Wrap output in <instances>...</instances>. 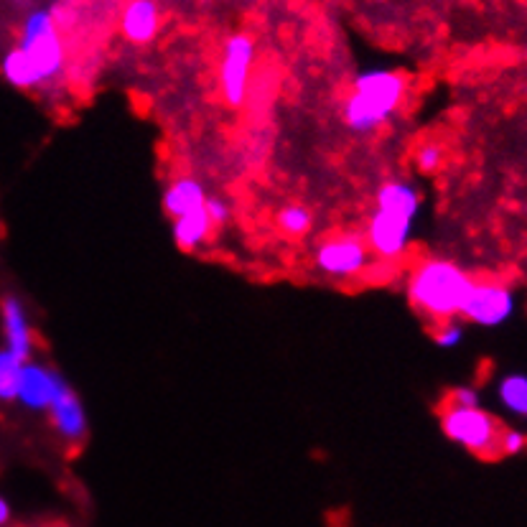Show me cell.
Here are the masks:
<instances>
[{
	"instance_id": "obj_17",
	"label": "cell",
	"mask_w": 527,
	"mask_h": 527,
	"mask_svg": "<svg viewBox=\"0 0 527 527\" xmlns=\"http://www.w3.org/2000/svg\"><path fill=\"white\" fill-rule=\"evenodd\" d=\"M23 365L26 362L13 357L8 349H0V400H16Z\"/></svg>"
},
{
	"instance_id": "obj_4",
	"label": "cell",
	"mask_w": 527,
	"mask_h": 527,
	"mask_svg": "<svg viewBox=\"0 0 527 527\" xmlns=\"http://www.w3.org/2000/svg\"><path fill=\"white\" fill-rule=\"evenodd\" d=\"M441 428L449 441H454L461 449L479 456L497 454L499 426L487 410L479 408H459V405H446L441 410Z\"/></svg>"
},
{
	"instance_id": "obj_16",
	"label": "cell",
	"mask_w": 527,
	"mask_h": 527,
	"mask_svg": "<svg viewBox=\"0 0 527 527\" xmlns=\"http://www.w3.org/2000/svg\"><path fill=\"white\" fill-rule=\"evenodd\" d=\"M497 398L502 408L515 415L527 413V375H507L502 377L497 387Z\"/></svg>"
},
{
	"instance_id": "obj_18",
	"label": "cell",
	"mask_w": 527,
	"mask_h": 527,
	"mask_svg": "<svg viewBox=\"0 0 527 527\" xmlns=\"http://www.w3.org/2000/svg\"><path fill=\"white\" fill-rule=\"evenodd\" d=\"M278 227L291 237H303L314 227V214L303 204H288L278 212Z\"/></svg>"
},
{
	"instance_id": "obj_11",
	"label": "cell",
	"mask_w": 527,
	"mask_h": 527,
	"mask_svg": "<svg viewBox=\"0 0 527 527\" xmlns=\"http://www.w3.org/2000/svg\"><path fill=\"white\" fill-rule=\"evenodd\" d=\"M3 334H6V349L21 362H31L34 357V329L23 303L16 296L3 301Z\"/></svg>"
},
{
	"instance_id": "obj_22",
	"label": "cell",
	"mask_w": 527,
	"mask_h": 527,
	"mask_svg": "<svg viewBox=\"0 0 527 527\" xmlns=\"http://www.w3.org/2000/svg\"><path fill=\"white\" fill-rule=\"evenodd\" d=\"M449 405H459V408H479V405H482V400H479V390L469 385L454 387L449 395Z\"/></svg>"
},
{
	"instance_id": "obj_2",
	"label": "cell",
	"mask_w": 527,
	"mask_h": 527,
	"mask_svg": "<svg viewBox=\"0 0 527 527\" xmlns=\"http://www.w3.org/2000/svg\"><path fill=\"white\" fill-rule=\"evenodd\" d=\"M408 82L393 69H367L352 82V92L342 105V118L349 130L370 135L385 128L405 102Z\"/></svg>"
},
{
	"instance_id": "obj_24",
	"label": "cell",
	"mask_w": 527,
	"mask_h": 527,
	"mask_svg": "<svg viewBox=\"0 0 527 527\" xmlns=\"http://www.w3.org/2000/svg\"><path fill=\"white\" fill-rule=\"evenodd\" d=\"M8 520H11V507H8L6 499L0 497V527L8 525Z\"/></svg>"
},
{
	"instance_id": "obj_20",
	"label": "cell",
	"mask_w": 527,
	"mask_h": 527,
	"mask_svg": "<svg viewBox=\"0 0 527 527\" xmlns=\"http://www.w3.org/2000/svg\"><path fill=\"white\" fill-rule=\"evenodd\" d=\"M443 166V148L438 143H423L415 148V169L421 174H436Z\"/></svg>"
},
{
	"instance_id": "obj_9",
	"label": "cell",
	"mask_w": 527,
	"mask_h": 527,
	"mask_svg": "<svg viewBox=\"0 0 527 527\" xmlns=\"http://www.w3.org/2000/svg\"><path fill=\"white\" fill-rule=\"evenodd\" d=\"M67 387H69L67 380H64L57 370H51L49 365H41V362H34V359H31V362L23 365L16 400L23 405V408L44 413V410H49L51 403H54Z\"/></svg>"
},
{
	"instance_id": "obj_21",
	"label": "cell",
	"mask_w": 527,
	"mask_h": 527,
	"mask_svg": "<svg viewBox=\"0 0 527 527\" xmlns=\"http://www.w3.org/2000/svg\"><path fill=\"white\" fill-rule=\"evenodd\" d=\"M525 449H527V436L522 431H515V428H510V431L499 433V441H497L499 454L517 456V454H522Z\"/></svg>"
},
{
	"instance_id": "obj_23",
	"label": "cell",
	"mask_w": 527,
	"mask_h": 527,
	"mask_svg": "<svg viewBox=\"0 0 527 527\" xmlns=\"http://www.w3.org/2000/svg\"><path fill=\"white\" fill-rule=\"evenodd\" d=\"M204 209H207V214H209V219H212L214 227H222L230 222V204H227L222 197H207Z\"/></svg>"
},
{
	"instance_id": "obj_1",
	"label": "cell",
	"mask_w": 527,
	"mask_h": 527,
	"mask_svg": "<svg viewBox=\"0 0 527 527\" xmlns=\"http://www.w3.org/2000/svg\"><path fill=\"white\" fill-rule=\"evenodd\" d=\"M471 288L474 278L469 270L443 258H426L415 263L405 278V296L410 306L433 324L459 319Z\"/></svg>"
},
{
	"instance_id": "obj_12",
	"label": "cell",
	"mask_w": 527,
	"mask_h": 527,
	"mask_svg": "<svg viewBox=\"0 0 527 527\" xmlns=\"http://www.w3.org/2000/svg\"><path fill=\"white\" fill-rule=\"evenodd\" d=\"M161 29V8L156 0H130L120 16V31L130 44H151Z\"/></svg>"
},
{
	"instance_id": "obj_10",
	"label": "cell",
	"mask_w": 527,
	"mask_h": 527,
	"mask_svg": "<svg viewBox=\"0 0 527 527\" xmlns=\"http://www.w3.org/2000/svg\"><path fill=\"white\" fill-rule=\"evenodd\" d=\"M49 418L54 431L59 433V438L67 443L85 441L87 431H90V421H87V410L79 400V395L74 393L72 387H67L49 408Z\"/></svg>"
},
{
	"instance_id": "obj_25",
	"label": "cell",
	"mask_w": 527,
	"mask_h": 527,
	"mask_svg": "<svg viewBox=\"0 0 527 527\" xmlns=\"http://www.w3.org/2000/svg\"><path fill=\"white\" fill-rule=\"evenodd\" d=\"M525 418H527V413H525Z\"/></svg>"
},
{
	"instance_id": "obj_15",
	"label": "cell",
	"mask_w": 527,
	"mask_h": 527,
	"mask_svg": "<svg viewBox=\"0 0 527 527\" xmlns=\"http://www.w3.org/2000/svg\"><path fill=\"white\" fill-rule=\"evenodd\" d=\"M3 77L13 87H18V90H39V79H36L34 69L26 62V57H23V51L18 46L8 51L6 59H3Z\"/></svg>"
},
{
	"instance_id": "obj_5",
	"label": "cell",
	"mask_w": 527,
	"mask_h": 527,
	"mask_svg": "<svg viewBox=\"0 0 527 527\" xmlns=\"http://www.w3.org/2000/svg\"><path fill=\"white\" fill-rule=\"evenodd\" d=\"M314 265L321 275L334 281H352L359 275L370 273L375 265L365 237L359 235H337L326 237L316 245Z\"/></svg>"
},
{
	"instance_id": "obj_8",
	"label": "cell",
	"mask_w": 527,
	"mask_h": 527,
	"mask_svg": "<svg viewBox=\"0 0 527 527\" xmlns=\"http://www.w3.org/2000/svg\"><path fill=\"white\" fill-rule=\"evenodd\" d=\"M517 298L507 283L502 281H474L469 298H466L461 316L471 324L494 329L502 326L515 316Z\"/></svg>"
},
{
	"instance_id": "obj_13",
	"label": "cell",
	"mask_w": 527,
	"mask_h": 527,
	"mask_svg": "<svg viewBox=\"0 0 527 527\" xmlns=\"http://www.w3.org/2000/svg\"><path fill=\"white\" fill-rule=\"evenodd\" d=\"M207 197L209 194L202 181L194 179V176H179L163 191V209H166L171 219L184 217V214L204 209Z\"/></svg>"
},
{
	"instance_id": "obj_7",
	"label": "cell",
	"mask_w": 527,
	"mask_h": 527,
	"mask_svg": "<svg viewBox=\"0 0 527 527\" xmlns=\"http://www.w3.org/2000/svg\"><path fill=\"white\" fill-rule=\"evenodd\" d=\"M255 64V41L253 36L235 34L227 39L219 59V90L230 107H240L250 92Z\"/></svg>"
},
{
	"instance_id": "obj_6",
	"label": "cell",
	"mask_w": 527,
	"mask_h": 527,
	"mask_svg": "<svg viewBox=\"0 0 527 527\" xmlns=\"http://www.w3.org/2000/svg\"><path fill=\"white\" fill-rule=\"evenodd\" d=\"M415 219L418 217L375 207V212L367 219L365 242L377 263L393 265L395 260L405 258V253L410 250V240H413Z\"/></svg>"
},
{
	"instance_id": "obj_19",
	"label": "cell",
	"mask_w": 527,
	"mask_h": 527,
	"mask_svg": "<svg viewBox=\"0 0 527 527\" xmlns=\"http://www.w3.org/2000/svg\"><path fill=\"white\" fill-rule=\"evenodd\" d=\"M433 342H436L441 349L459 347V344L464 342V326H461V321L449 319L436 324V329H433Z\"/></svg>"
},
{
	"instance_id": "obj_14",
	"label": "cell",
	"mask_w": 527,
	"mask_h": 527,
	"mask_svg": "<svg viewBox=\"0 0 527 527\" xmlns=\"http://www.w3.org/2000/svg\"><path fill=\"white\" fill-rule=\"evenodd\" d=\"M214 230H217V227L212 225L207 209H197V212L184 214V217H176L174 225H171L174 242L184 253H194V250L204 247V242L212 237Z\"/></svg>"
},
{
	"instance_id": "obj_3",
	"label": "cell",
	"mask_w": 527,
	"mask_h": 527,
	"mask_svg": "<svg viewBox=\"0 0 527 527\" xmlns=\"http://www.w3.org/2000/svg\"><path fill=\"white\" fill-rule=\"evenodd\" d=\"M18 49L23 51L26 62L34 69L39 87L62 77L64 67H67V49H64L62 34H59L57 18L51 11H34L26 18Z\"/></svg>"
}]
</instances>
